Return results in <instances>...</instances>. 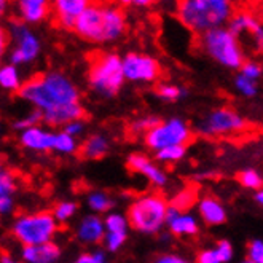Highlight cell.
<instances>
[{"mask_svg":"<svg viewBox=\"0 0 263 263\" xmlns=\"http://www.w3.org/2000/svg\"><path fill=\"white\" fill-rule=\"evenodd\" d=\"M88 83L92 91L104 98L117 96L125 83L121 58L115 53H105L92 59L88 72Z\"/></svg>","mask_w":263,"mask_h":263,"instance_id":"5b68a950","label":"cell"},{"mask_svg":"<svg viewBox=\"0 0 263 263\" xmlns=\"http://www.w3.org/2000/svg\"><path fill=\"white\" fill-rule=\"evenodd\" d=\"M247 128V121L233 109H215L198 123V133L208 137H227L239 134Z\"/></svg>","mask_w":263,"mask_h":263,"instance_id":"9c48e42d","label":"cell"},{"mask_svg":"<svg viewBox=\"0 0 263 263\" xmlns=\"http://www.w3.org/2000/svg\"><path fill=\"white\" fill-rule=\"evenodd\" d=\"M214 249H215V252H217L222 263H228L231 258H233V254H235L233 252V246H231V242L227 241V239L219 241L217 244H215Z\"/></svg>","mask_w":263,"mask_h":263,"instance_id":"8d00e7d4","label":"cell"},{"mask_svg":"<svg viewBox=\"0 0 263 263\" xmlns=\"http://www.w3.org/2000/svg\"><path fill=\"white\" fill-rule=\"evenodd\" d=\"M157 95L164 101H179V99L187 96L189 91L182 86L173 85V83H161L157 88Z\"/></svg>","mask_w":263,"mask_h":263,"instance_id":"83f0119b","label":"cell"},{"mask_svg":"<svg viewBox=\"0 0 263 263\" xmlns=\"http://www.w3.org/2000/svg\"><path fill=\"white\" fill-rule=\"evenodd\" d=\"M247 260L252 263H263V241L254 239L247 247Z\"/></svg>","mask_w":263,"mask_h":263,"instance_id":"d590c367","label":"cell"},{"mask_svg":"<svg viewBox=\"0 0 263 263\" xmlns=\"http://www.w3.org/2000/svg\"><path fill=\"white\" fill-rule=\"evenodd\" d=\"M235 86L236 89L241 92L244 98H254L257 92H258V86H257V82H252V80H247L244 79L242 75H238L236 80H235Z\"/></svg>","mask_w":263,"mask_h":263,"instance_id":"d6a6232c","label":"cell"},{"mask_svg":"<svg viewBox=\"0 0 263 263\" xmlns=\"http://www.w3.org/2000/svg\"><path fill=\"white\" fill-rule=\"evenodd\" d=\"M66 134H69L70 137H77V136H80V134H83V131H85V121H83V118L82 120H73V121H70V123H67V125H64V129H63Z\"/></svg>","mask_w":263,"mask_h":263,"instance_id":"ab89813d","label":"cell"},{"mask_svg":"<svg viewBox=\"0 0 263 263\" xmlns=\"http://www.w3.org/2000/svg\"><path fill=\"white\" fill-rule=\"evenodd\" d=\"M150 4L152 2H148V0H133V2H129V5H137V7H145Z\"/></svg>","mask_w":263,"mask_h":263,"instance_id":"7dc6e473","label":"cell"},{"mask_svg":"<svg viewBox=\"0 0 263 263\" xmlns=\"http://www.w3.org/2000/svg\"><path fill=\"white\" fill-rule=\"evenodd\" d=\"M104 228L105 233H128V220L125 215H121L118 212H110L107 214V217L104 220Z\"/></svg>","mask_w":263,"mask_h":263,"instance_id":"d4e9b609","label":"cell"},{"mask_svg":"<svg viewBox=\"0 0 263 263\" xmlns=\"http://www.w3.org/2000/svg\"><path fill=\"white\" fill-rule=\"evenodd\" d=\"M7 11H8V2L7 0H0V20L5 18Z\"/></svg>","mask_w":263,"mask_h":263,"instance_id":"bcb514c9","label":"cell"},{"mask_svg":"<svg viewBox=\"0 0 263 263\" xmlns=\"http://www.w3.org/2000/svg\"><path fill=\"white\" fill-rule=\"evenodd\" d=\"M53 150L63 155H72L77 152V141L64 131L54 133V145Z\"/></svg>","mask_w":263,"mask_h":263,"instance_id":"4316f807","label":"cell"},{"mask_svg":"<svg viewBox=\"0 0 263 263\" xmlns=\"http://www.w3.org/2000/svg\"><path fill=\"white\" fill-rule=\"evenodd\" d=\"M18 92L42 112L43 123L48 126H64L85 115L79 88L61 72L40 73L23 83Z\"/></svg>","mask_w":263,"mask_h":263,"instance_id":"6da1fadb","label":"cell"},{"mask_svg":"<svg viewBox=\"0 0 263 263\" xmlns=\"http://www.w3.org/2000/svg\"><path fill=\"white\" fill-rule=\"evenodd\" d=\"M192 141V131L182 118H171L155 125L145 133V144L148 148L158 152L174 145H189Z\"/></svg>","mask_w":263,"mask_h":263,"instance_id":"ba28073f","label":"cell"},{"mask_svg":"<svg viewBox=\"0 0 263 263\" xmlns=\"http://www.w3.org/2000/svg\"><path fill=\"white\" fill-rule=\"evenodd\" d=\"M239 182L242 187L257 192L261 187V176L257 169H244L239 173Z\"/></svg>","mask_w":263,"mask_h":263,"instance_id":"f546056e","label":"cell"},{"mask_svg":"<svg viewBox=\"0 0 263 263\" xmlns=\"http://www.w3.org/2000/svg\"><path fill=\"white\" fill-rule=\"evenodd\" d=\"M227 29L238 39L241 34H252L254 35L258 29H261V24L254 13L242 10V11H236V13L231 14L230 21L227 23Z\"/></svg>","mask_w":263,"mask_h":263,"instance_id":"ffe728a7","label":"cell"},{"mask_svg":"<svg viewBox=\"0 0 263 263\" xmlns=\"http://www.w3.org/2000/svg\"><path fill=\"white\" fill-rule=\"evenodd\" d=\"M166 209L167 201L160 193H145L139 196L128 209L126 220L128 225L145 235H155L161 231V228L166 225Z\"/></svg>","mask_w":263,"mask_h":263,"instance_id":"3957f363","label":"cell"},{"mask_svg":"<svg viewBox=\"0 0 263 263\" xmlns=\"http://www.w3.org/2000/svg\"><path fill=\"white\" fill-rule=\"evenodd\" d=\"M73 30L77 35L88 42L102 43V5L88 4L83 13L77 18Z\"/></svg>","mask_w":263,"mask_h":263,"instance_id":"8fae6325","label":"cell"},{"mask_svg":"<svg viewBox=\"0 0 263 263\" xmlns=\"http://www.w3.org/2000/svg\"><path fill=\"white\" fill-rule=\"evenodd\" d=\"M43 121V117H42V112L34 109V110H30L26 117H23L21 120L18 121H14L13 123V128L14 129H18L20 133L27 129V128H34V126H39V123Z\"/></svg>","mask_w":263,"mask_h":263,"instance_id":"4dcf8cb0","label":"cell"},{"mask_svg":"<svg viewBox=\"0 0 263 263\" xmlns=\"http://www.w3.org/2000/svg\"><path fill=\"white\" fill-rule=\"evenodd\" d=\"M5 30H7L8 40L14 43L13 50L10 53V61H11L10 64L18 67L23 64L32 63V61L37 59L42 46H40V40L32 32V29L16 18L8 23V27Z\"/></svg>","mask_w":263,"mask_h":263,"instance_id":"52a82bcc","label":"cell"},{"mask_svg":"<svg viewBox=\"0 0 263 263\" xmlns=\"http://www.w3.org/2000/svg\"><path fill=\"white\" fill-rule=\"evenodd\" d=\"M121 69L125 80L129 82H157L161 73L160 63L153 56L144 53H128L121 58Z\"/></svg>","mask_w":263,"mask_h":263,"instance_id":"30bf717a","label":"cell"},{"mask_svg":"<svg viewBox=\"0 0 263 263\" xmlns=\"http://www.w3.org/2000/svg\"><path fill=\"white\" fill-rule=\"evenodd\" d=\"M72 263H107V255L102 251L86 252L77 257Z\"/></svg>","mask_w":263,"mask_h":263,"instance_id":"74e56055","label":"cell"},{"mask_svg":"<svg viewBox=\"0 0 263 263\" xmlns=\"http://www.w3.org/2000/svg\"><path fill=\"white\" fill-rule=\"evenodd\" d=\"M77 211H79V204L73 203V201H61L54 206L51 215L58 223H66L77 214Z\"/></svg>","mask_w":263,"mask_h":263,"instance_id":"484cf974","label":"cell"},{"mask_svg":"<svg viewBox=\"0 0 263 263\" xmlns=\"http://www.w3.org/2000/svg\"><path fill=\"white\" fill-rule=\"evenodd\" d=\"M155 263H192V261H189L183 257L174 255V254H166V255L158 257L157 260H155Z\"/></svg>","mask_w":263,"mask_h":263,"instance_id":"7bdbcfd3","label":"cell"},{"mask_svg":"<svg viewBox=\"0 0 263 263\" xmlns=\"http://www.w3.org/2000/svg\"><path fill=\"white\" fill-rule=\"evenodd\" d=\"M0 171H4V169H2V164H0Z\"/></svg>","mask_w":263,"mask_h":263,"instance_id":"f907efd6","label":"cell"},{"mask_svg":"<svg viewBox=\"0 0 263 263\" xmlns=\"http://www.w3.org/2000/svg\"><path fill=\"white\" fill-rule=\"evenodd\" d=\"M10 40H8V35H7V30L0 26V63H2V59L7 53V46H8Z\"/></svg>","mask_w":263,"mask_h":263,"instance_id":"ee69618b","label":"cell"},{"mask_svg":"<svg viewBox=\"0 0 263 263\" xmlns=\"http://www.w3.org/2000/svg\"><path fill=\"white\" fill-rule=\"evenodd\" d=\"M254 199H255V203H258V204H263V192H261V189L255 192V195H254Z\"/></svg>","mask_w":263,"mask_h":263,"instance_id":"c3c4849f","label":"cell"},{"mask_svg":"<svg viewBox=\"0 0 263 263\" xmlns=\"http://www.w3.org/2000/svg\"><path fill=\"white\" fill-rule=\"evenodd\" d=\"M0 263H23V261L16 260L14 257H11L10 254H2V255H0Z\"/></svg>","mask_w":263,"mask_h":263,"instance_id":"f6af8a7d","label":"cell"},{"mask_svg":"<svg viewBox=\"0 0 263 263\" xmlns=\"http://www.w3.org/2000/svg\"><path fill=\"white\" fill-rule=\"evenodd\" d=\"M23 263H56L61 258V247L56 242H45L39 246H23Z\"/></svg>","mask_w":263,"mask_h":263,"instance_id":"2e32d148","label":"cell"},{"mask_svg":"<svg viewBox=\"0 0 263 263\" xmlns=\"http://www.w3.org/2000/svg\"><path fill=\"white\" fill-rule=\"evenodd\" d=\"M13 208H14V201L11 196H0V215L11 214Z\"/></svg>","mask_w":263,"mask_h":263,"instance_id":"b9f144b4","label":"cell"},{"mask_svg":"<svg viewBox=\"0 0 263 263\" xmlns=\"http://www.w3.org/2000/svg\"><path fill=\"white\" fill-rule=\"evenodd\" d=\"M51 11V5L46 0H21L18 2V13L24 24H39Z\"/></svg>","mask_w":263,"mask_h":263,"instance_id":"ac0fdd59","label":"cell"},{"mask_svg":"<svg viewBox=\"0 0 263 263\" xmlns=\"http://www.w3.org/2000/svg\"><path fill=\"white\" fill-rule=\"evenodd\" d=\"M20 141L24 148L32 152H51L54 145V133L42 126L27 128L20 133Z\"/></svg>","mask_w":263,"mask_h":263,"instance_id":"5bb4252c","label":"cell"},{"mask_svg":"<svg viewBox=\"0 0 263 263\" xmlns=\"http://www.w3.org/2000/svg\"><path fill=\"white\" fill-rule=\"evenodd\" d=\"M110 148L109 139L102 134H91L80 147V155L86 160H99Z\"/></svg>","mask_w":263,"mask_h":263,"instance_id":"44dd1931","label":"cell"},{"mask_svg":"<svg viewBox=\"0 0 263 263\" xmlns=\"http://www.w3.org/2000/svg\"><path fill=\"white\" fill-rule=\"evenodd\" d=\"M11 233L23 246L51 242L58 233V222L48 211L23 214L13 222Z\"/></svg>","mask_w":263,"mask_h":263,"instance_id":"8992f818","label":"cell"},{"mask_svg":"<svg viewBox=\"0 0 263 263\" xmlns=\"http://www.w3.org/2000/svg\"><path fill=\"white\" fill-rule=\"evenodd\" d=\"M126 30L125 11L117 5H102V43L120 39Z\"/></svg>","mask_w":263,"mask_h":263,"instance_id":"7c38bea8","label":"cell"},{"mask_svg":"<svg viewBox=\"0 0 263 263\" xmlns=\"http://www.w3.org/2000/svg\"><path fill=\"white\" fill-rule=\"evenodd\" d=\"M233 13V4L228 0H183L177 7L180 23L198 35L225 27Z\"/></svg>","mask_w":263,"mask_h":263,"instance_id":"7a4b0ae2","label":"cell"},{"mask_svg":"<svg viewBox=\"0 0 263 263\" xmlns=\"http://www.w3.org/2000/svg\"><path fill=\"white\" fill-rule=\"evenodd\" d=\"M23 86L20 69L13 64L0 66V88L7 91H20Z\"/></svg>","mask_w":263,"mask_h":263,"instance_id":"603a6c76","label":"cell"},{"mask_svg":"<svg viewBox=\"0 0 263 263\" xmlns=\"http://www.w3.org/2000/svg\"><path fill=\"white\" fill-rule=\"evenodd\" d=\"M16 192V180L8 171H0V196H11Z\"/></svg>","mask_w":263,"mask_h":263,"instance_id":"836d02e7","label":"cell"},{"mask_svg":"<svg viewBox=\"0 0 263 263\" xmlns=\"http://www.w3.org/2000/svg\"><path fill=\"white\" fill-rule=\"evenodd\" d=\"M239 263H252V261H251V260H247V258H244V260H241Z\"/></svg>","mask_w":263,"mask_h":263,"instance_id":"681fc988","label":"cell"},{"mask_svg":"<svg viewBox=\"0 0 263 263\" xmlns=\"http://www.w3.org/2000/svg\"><path fill=\"white\" fill-rule=\"evenodd\" d=\"M158 123H160V118H157V117H144V118L133 123V131L134 133H142V131L147 133L155 125H158Z\"/></svg>","mask_w":263,"mask_h":263,"instance_id":"f35d334b","label":"cell"},{"mask_svg":"<svg viewBox=\"0 0 263 263\" xmlns=\"http://www.w3.org/2000/svg\"><path fill=\"white\" fill-rule=\"evenodd\" d=\"M196 263H222L217 252L212 247V249H204L198 254V258H196Z\"/></svg>","mask_w":263,"mask_h":263,"instance_id":"60d3db41","label":"cell"},{"mask_svg":"<svg viewBox=\"0 0 263 263\" xmlns=\"http://www.w3.org/2000/svg\"><path fill=\"white\" fill-rule=\"evenodd\" d=\"M128 166L133 169L134 173L142 174L152 185H155V187H158V189L164 187L166 182H167L166 173L144 153L129 155V157H128Z\"/></svg>","mask_w":263,"mask_h":263,"instance_id":"4fadbf2b","label":"cell"},{"mask_svg":"<svg viewBox=\"0 0 263 263\" xmlns=\"http://www.w3.org/2000/svg\"><path fill=\"white\" fill-rule=\"evenodd\" d=\"M171 230V233L176 235V236H193L198 233V220L195 215L192 214H185V212H180L177 214L176 217L166 223Z\"/></svg>","mask_w":263,"mask_h":263,"instance_id":"7402d4cb","label":"cell"},{"mask_svg":"<svg viewBox=\"0 0 263 263\" xmlns=\"http://www.w3.org/2000/svg\"><path fill=\"white\" fill-rule=\"evenodd\" d=\"M128 239V233H105L104 235V244H105V249L109 252H117L120 251L123 244L126 242Z\"/></svg>","mask_w":263,"mask_h":263,"instance_id":"1f68e13d","label":"cell"},{"mask_svg":"<svg viewBox=\"0 0 263 263\" xmlns=\"http://www.w3.org/2000/svg\"><path fill=\"white\" fill-rule=\"evenodd\" d=\"M105 228L104 220L96 214H89L83 217L77 227V238L85 244H96L104 239Z\"/></svg>","mask_w":263,"mask_h":263,"instance_id":"e0dca14e","label":"cell"},{"mask_svg":"<svg viewBox=\"0 0 263 263\" xmlns=\"http://www.w3.org/2000/svg\"><path fill=\"white\" fill-rule=\"evenodd\" d=\"M199 46L215 63L228 69H239L244 64V51L239 40L227 27L212 29L199 35Z\"/></svg>","mask_w":263,"mask_h":263,"instance_id":"277c9868","label":"cell"},{"mask_svg":"<svg viewBox=\"0 0 263 263\" xmlns=\"http://www.w3.org/2000/svg\"><path fill=\"white\" fill-rule=\"evenodd\" d=\"M88 206L92 212H109L114 206H115V201L104 192H92L88 195Z\"/></svg>","mask_w":263,"mask_h":263,"instance_id":"cb8c5ba5","label":"cell"},{"mask_svg":"<svg viewBox=\"0 0 263 263\" xmlns=\"http://www.w3.org/2000/svg\"><path fill=\"white\" fill-rule=\"evenodd\" d=\"M185 153H187V145H174V147L158 150L155 153V158L161 163H174L182 160L185 157Z\"/></svg>","mask_w":263,"mask_h":263,"instance_id":"f1b7e54d","label":"cell"},{"mask_svg":"<svg viewBox=\"0 0 263 263\" xmlns=\"http://www.w3.org/2000/svg\"><path fill=\"white\" fill-rule=\"evenodd\" d=\"M88 4L86 0H56L51 10L61 26L64 29H73L77 18L83 13Z\"/></svg>","mask_w":263,"mask_h":263,"instance_id":"9a60e30c","label":"cell"},{"mask_svg":"<svg viewBox=\"0 0 263 263\" xmlns=\"http://www.w3.org/2000/svg\"><path fill=\"white\" fill-rule=\"evenodd\" d=\"M198 212H199L201 220L209 227L222 225L227 220V211H225L223 204L219 199H215L212 196H204L199 201Z\"/></svg>","mask_w":263,"mask_h":263,"instance_id":"d6986e66","label":"cell"},{"mask_svg":"<svg viewBox=\"0 0 263 263\" xmlns=\"http://www.w3.org/2000/svg\"><path fill=\"white\" fill-rule=\"evenodd\" d=\"M239 75H242L247 80L257 82L261 77V67L252 61H244V64L239 67Z\"/></svg>","mask_w":263,"mask_h":263,"instance_id":"e575fe53","label":"cell"}]
</instances>
